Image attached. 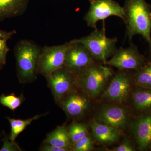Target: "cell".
Wrapping results in <instances>:
<instances>
[{"label": "cell", "mask_w": 151, "mask_h": 151, "mask_svg": "<svg viewBox=\"0 0 151 151\" xmlns=\"http://www.w3.org/2000/svg\"><path fill=\"white\" fill-rule=\"evenodd\" d=\"M127 35L131 41L134 36H142L151 53V7L145 0H127L123 7Z\"/></svg>", "instance_id": "6da1fadb"}, {"label": "cell", "mask_w": 151, "mask_h": 151, "mask_svg": "<svg viewBox=\"0 0 151 151\" xmlns=\"http://www.w3.org/2000/svg\"><path fill=\"white\" fill-rule=\"evenodd\" d=\"M42 47L33 41H19L14 48L16 60L17 74L21 83H26L36 78L39 56Z\"/></svg>", "instance_id": "7a4b0ae2"}, {"label": "cell", "mask_w": 151, "mask_h": 151, "mask_svg": "<svg viewBox=\"0 0 151 151\" xmlns=\"http://www.w3.org/2000/svg\"><path fill=\"white\" fill-rule=\"evenodd\" d=\"M113 76L112 71L106 65L95 62L83 73L76 76L75 85L88 97L93 98L103 92L105 85Z\"/></svg>", "instance_id": "3957f363"}, {"label": "cell", "mask_w": 151, "mask_h": 151, "mask_svg": "<svg viewBox=\"0 0 151 151\" xmlns=\"http://www.w3.org/2000/svg\"><path fill=\"white\" fill-rule=\"evenodd\" d=\"M117 37H107L104 29H94L89 35L71 40L84 45L90 52L95 61L104 65L117 50Z\"/></svg>", "instance_id": "277c9868"}, {"label": "cell", "mask_w": 151, "mask_h": 151, "mask_svg": "<svg viewBox=\"0 0 151 151\" xmlns=\"http://www.w3.org/2000/svg\"><path fill=\"white\" fill-rule=\"evenodd\" d=\"M70 45L69 42L60 45L42 47L38 60L37 73L46 76L63 67L65 54Z\"/></svg>", "instance_id": "5b68a950"}, {"label": "cell", "mask_w": 151, "mask_h": 151, "mask_svg": "<svg viewBox=\"0 0 151 151\" xmlns=\"http://www.w3.org/2000/svg\"><path fill=\"white\" fill-rule=\"evenodd\" d=\"M129 70H119L111 77L108 87L104 91L102 97L110 102L121 104L129 97L132 89L134 73Z\"/></svg>", "instance_id": "8992f818"}, {"label": "cell", "mask_w": 151, "mask_h": 151, "mask_svg": "<svg viewBox=\"0 0 151 151\" xmlns=\"http://www.w3.org/2000/svg\"><path fill=\"white\" fill-rule=\"evenodd\" d=\"M90 6L84 17L89 27L97 29V22L104 20L108 17H119L124 20L123 7L114 0H89Z\"/></svg>", "instance_id": "52a82bcc"}, {"label": "cell", "mask_w": 151, "mask_h": 151, "mask_svg": "<svg viewBox=\"0 0 151 151\" xmlns=\"http://www.w3.org/2000/svg\"><path fill=\"white\" fill-rule=\"evenodd\" d=\"M147 62L138 47L132 42L127 48L117 49L106 65L115 67L119 70H137L145 65Z\"/></svg>", "instance_id": "ba28073f"}, {"label": "cell", "mask_w": 151, "mask_h": 151, "mask_svg": "<svg viewBox=\"0 0 151 151\" xmlns=\"http://www.w3.org/2000/svg\"><path fill=\"white\" fill-rule=\"evenodd\" d=\"M70 42V45L65 54L63 67L77 76L97 61L84 45Z\"/></svg>", "instance_id": "9c48e42d"}, {"label": "cell", "mask_w": 151, "mask_h": 151, "mask_svg": "<svg viewBox=\"0 0 151 151\" xmlns=\"http://www.w3.org/2000/svg\"><path fill=\"white\" fill-rule=\"evenodd\" d=\"M94 119L121 132L128 126L129 113L127 109L118 104L104 105L99 108Z\"/></svg>", "instance_id": "30bf717a"}, {"label": "cell", "mask_w": 151, "mask_h": 151, "mask_svg": "<svg viewBox=\"0 0 151 151\" xmlns=\"http://www.w3.org/2000/svg\"><path fill=\"white\" fill-rule=\"evenodd\" d=\"M76 76L63 67L45 76L57 102L60 101L66 94L73 90Z\"/></svg>", "instance_id": "8fae6325"}, {"label": "cell", "mask_w": 151, "mask_h": 151, "mask_svg": "<svg viewBox=\"0 0 151 151\" xmlns=\"http://www.w3.org/2000/svg\"><path fill=\"white\" fill-rule=\"evenodd\" d=\"M130 127L138 149L151 150V112L141 113L135 117Z\"/></svg>", "instance_id": "7c38bea8"}, {"label": "cell", "mask_w": 151, "mask_h": 151, "mask_svg": "<svg viewBox=\"0 0 151 151\" xmlns=\"http://www.w3.org/2000/svg\"><path fill=\"white\" fill-rule=\"evenodd\" d=\"M84 93L71 90L60 100V105L68 117L78 119L84 116L89 110L90 102Z\"/></svg>", "instance_id": "4fadbf2b"}, {"label": "cell", "mask_w": 151, "mask_h": 151, "mask_svg": "<svg viewBox=\"0 0 151 151\" xmlns=\"http://www.w3.org/2000/svg\"><path fill=\"white\" fill-rule=\"evenodd\" d=\"M89 126L92 137L97 142L103 145H112L119 140L121 132L107 125L100 124L95 119L91 120Z\"/></svg>", "instance_id": "5bb4252c"}, {"label": "cell", "mask_w": 151, "mask_h": 151, "mask_svg": "<svg viewBox=\"0 0 151 151\" xmlns=\"http://www.w3.org/2000/svg\"><path fill=\"white\" fill-rule=\"evenodd\" d=\"M29 0H0V22L19 16L27 9Z\"/></svg>", "instance_id": "9a60e30c"}, {"label": "cell", "mask_w": 151, "mask_h": 151, "mask_svg": "<svg viewBox=\"0 0 151 151\" xmlns=\"http://www.w3.org/2000/svg\"><path fill=\"white\" fill-rule=\"evenodd\" d=\"M136 86L132 92L134 108L140 114L151 112V89Z\"/></svg>", "instance_id": "2e32d148"}, {"label": "cell", "mask_w": 151, "mask_h": 151, "mask_svg": "<svg viewBox=\"0 0 151 151\" xmlns=\"http://www.w3.org/2000/svg\"><path fill=\"white\" fill-rule=\"evenodd\" d=\"M44 143L53 145L68 151L71 149V145L68 130L65 126L58 127L50 133L44 141Z\"/></svg>", "instance_id": "e0dca14e"}, {"label": "cell", "mask_w": 151, "mask_h": 151, "mask_svg": "<svg viewBox=\"0 0 151 151\" xmlns=\"http://www.w3.org/2000/svg\"><path fill=\"white\" fill-rule=\"evenodd\" d=\"M133 82L136 86L151 89V62L135 70Z\"/></svg>", "instance_id": "ac0fdd59"}, {"label": "cell", "mask_w": 151, "mask_h": 151, "mask_svg": "<svg viewBox=\"0 0 151 151\" xmlns=\"http://www.w3.org/2000/svg\"><path fill=\"white\" fill-rule=\"evenodd\" d=\"M43 115V114L36 115L32 118L25 120L8 118V120L10 124L11 127L9 139L12 142H15L16 139L18 136L28 126L30 125L32 122L34 121L40 119Z\"/></svg>", "instance_id": "d6986e66"}, {"label": "cell", "mask_w": 151, "mask_h": 151, "mask_svg": "<svg viewBox=\"0 0 151 151\" xmlns=\"http://www.w3.org/2000/svg\"><path fill=\"white\" fill-rule=\"evenodd\" d=\"M89 126L87 124L81 123H73L69 126L68 132L72 145L89 134Z\"/></svg>", "instance_id": "ffe728a7"}, {"label": "cell", "mask_w": 151, "mask_h": 151, "mask_svg": "<svg viewBox=\"0 0 151 151\" xmlns=\"http://www.w3.org/2000/svg\"><path fill=\"white\" fill-rule=\"evenodd\" d=\"M16 33L15 30L9 32L0 30V63L2 65L6 64L7 55L10 50L7 42Z\"/></svg>", "instance_id": "44dd1931"}, {"label": "cell", "mask_w": 151, "mask_h": 151, "mask_svg": "<svg viewBox=\"0 0 151 151\" xmlns=\"http://www.w3.org/2000/svg\"><path fill=\"white\" fill-rule=\"evenodd\" d=\"M23 100L24 96L22 94L19 97H17L14 94L0 95V104L12 111H14L19 107Z\"/></svg>", "instance_id": "7402d4cb"}, {"label": "cell", "mask_w": 151, "mask_h": 151, "mask_svg": "<svg viewBox=\"0 0 151 151\" xmlns=\"http://www.w3.org/2000/svg\"><path fill=\"white\" fill-rule=\"evenodd\" d=\"M73 145V150L74 151H89L93 149V142L89 134L84 136Z\"/></svg>", "instance_id": "603a6c76"}, {"label": "cell", "mask_w": 151, "mask_h": 151, "mask_svg": "<svg viewBox=\"0 0 151 151\" xmlns=\"http://www.w3.org/2000/svg\"><path fill=\"white\" fill-rule=\"evenodd\" d=\"M3 142V146L0 149V151H22L15 142H12L7 137L4 138Z\"/></svg>", "instance_id": "cb8c5ba5"}, {"label": "cell", "mask_w": 151, "mask_h": 151, "mask_svg": "<svg viewBox=\"0 0 151 151\" xmlns=\"http://www.w3.org/2000/svg\"><path fill=\"white\" fill-rule=\"evenodd\" d=\"M136 149L131 141L129 139L125 140L118 147L112 151H134Z\"/></svg>", "instance_id": "d4e9b609"}, {"label": "cell", "mask_w": 151, "mask_h": 151, "mask_svg": "<svg viewBox=\"0 0 151 151\" xmlns=\"http://www.w3.org/2000/svg\"><path fill=\"white\" fill-rule=\"evenodd\" d=\"M45 145L42 147L41 150L43 151H66L67 150L65 149L58 147L53 145L47 143H45Z\"/></svg>", "instance_id": "484cf974"}, {"label": "cell", "mask_w": 151, "mask_h": 151, "mask_svg": "<svg viewBox=\"0 0 151 151\" xmlns=\"http://www.w3.org/2000/svg\"><path fill=\"white\" fill-rule=\"evenodd\" d=\"M3 65L0 63V71H1V69L2 68Z\"/></svg>", "instance_id": "4316f807"}]
</instances>
